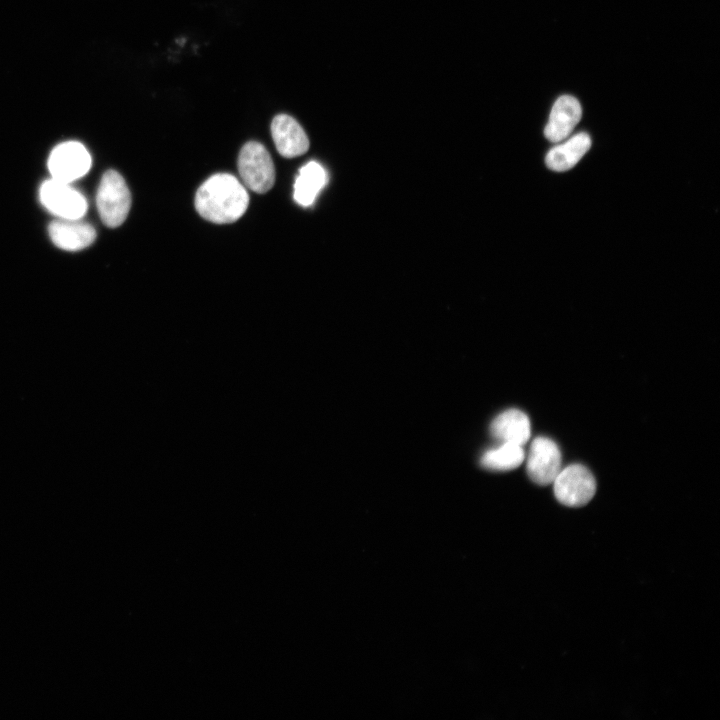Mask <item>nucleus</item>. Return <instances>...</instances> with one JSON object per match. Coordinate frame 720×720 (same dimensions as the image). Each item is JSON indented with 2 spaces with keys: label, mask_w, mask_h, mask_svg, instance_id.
I'll use <instances>...</instances> for the list:
<instances>
[{
  "label": "nucleus",
  "mask_w": 720,
  "mask_h": 720,
  "mask_svg": "<svg viewBox=\"0 0 720 720\" xmlns=\"http://www.w3.org/2000/svg\"><path fill=\"white\" fill-rule=\"evenodd\" d=\"M249 195L233 175L218 173L208 178L197 190L195 208L204 219L227 224L237 221L247 210Z\"/></svg>",
  "instance_id": "nucleus-1"
},
{
  "label": "nucleus",
  "mask_w": 720,
  "mask_h": 720,
  "mask_svg": "<svg viewBox=\"0 0 720 720\" xmlns=\"http://www.w3.org/2000/svg\"><path fill=\"white\" fill-rule=\"evenodd\" d=\"M556 499L568 507L586 505L595 495L596 481L585 466L572 464L560 470L553 481Z\"/></svg>",
  "instance_id": "nucleus-4"
},
{
  "label": "nucleus",
  "mask_w": 720,
  "mask_h": 720,
  "mask_svg": "<svg viewBox=\"0 0 720 720\" xmlns=\"http://www.w3.org/2000/svg\"><path fill=\"white\" fill-rule=\"evenodd\" d=\"M271 134L277 151L285 158L303 155L309 148V140L303 128L287 114L273 118Z\"/></svg>",
  "instance_id": "nucleus-8"
},
{
  "label": "nucleus",
  "mask_w": 720,
  "mask_h": 720,
  "mask_svg": "<svg viewBox=\"0 0 720 720\" xmlns=\"http://www.w3.org/2000/svg\"><path fill=\"white\" fill-rule=\"evenodd\" d=\"M327 182L324 168L315 161L304 165L294 183V200L301 206L313 204L316 196Z\"/></svg>",
  "instance_id": "nucleus-13"
},
{
  "label": "nucleus",
  "mask_w": 720,
  "mask_h": 720,
  "mask_svg": "<svg viewBox=\"0 0 720 720\" xmlns=\"http://www.w3.org/2000/svg\"><path fill=\"white\" fill-rule=\"evenodd\" d=\"M491 435L501 443L524 445L530 438L528 416L518 409L500 413L490 425Z\"/></svg>",
  "instance_id": "nucleus-11"
},
{
  "label": "nucleus",
  "mask_w": 720,
  "mask_h": 720,
  "mask_svg": "<svg viewBox=\"0 0 720 720\" xmlns=\"http://www.w3.org/2000/svg\"><path fill=\"white\" fill-rule=\"evenodd\" d=\"M526 470L529 478L540 486L553 483L561 470V453L557 444L547 437L535 438L528 452Z\"/></svg>",
  "instance_id": "nucleus-7"
},
{
  "label": "nucleus",
  "mask_w": 720,
  "mask_h": 720,
  "mask_svg": "<svg viewBox=\"0 0 720 720\" xmlns=\"http://www.w3.org/2000/svg\"><path fill=\"white\" fill-rule=\"evenodd\" d=\"M525 453L520 445L501 443L500 446L486 451L481 457V465L486 469L509 471L517 468L524 460Z\"/></svg>",
  "instance_id": "nucleus-14"
},
{
  "label": "nucleus",
  "mask_w": 720,
  "mask_h": 720,
  "mask_svg": "<svg viewBox=\"0 0 720 720\" xmlns=\"http://www.w3.org/2000/svg\"><path fill=\"white\" fill-rule=\"evenodd\" d=\"M240 177L250 190L266 193L274 185L275 168L267 149L260 143L247 142L238 157Z\"/></svg>",
  "instance_id": "nucleus-3"
},
{
  "label": "nucleus",
  "mask_w": 720,
  "mask_h": 720,
  "mask_svg": "<svg viewBox=\"0 0 720 720\" xmlns=\"http://www.w3.org/2000/svg\"><path fill=\"white\" fill-rule=\"evenodd\" d=\"M590 147L589 135L584 132L578 133L550 149L545 158L546 165L553 171H567L579 162Z\"/></svg>",
  "instance_id": "nucleus-12"
},
{
  "label": "nucleus",
  "mask_w": 720,
  "mask_h": 720,
  "mask_svg": "<svg viewBox=\"0 0 720 720\" xmlns=\"http://www.w3.org/2000/svg\"><path fill=\"white\" fill-rule=\"evenodd\" d=\"M48 230L52 242L67 251L84 249L96 238L93 226L80 219L58 218L50 223Z\"/></svg>",
  "instance_id": "nucleus-10"
},
{
  "label": "nucleus",
  "mask_w": 720,
  "mask_h": 720,
  "mask_svg": "<svg viewBox=\"0 0 720 720\" xmlns=\"http://www.w3.org/2000/svg\"><path fill=\"white\" fill-rule=\"evenodd\" d=\"M40 201L53 215L63 219H80L87 210L85 197L70 183L51 178L40 187Z\"/></svg>",
  "instance_id": "nucleus-5"
},
{
  "label": "nucleus",
  "mask_w": 720,
  "mask_h": 720,
  "mask_svg": "<svg viewBox=\"0 0 720 720\" xmlns=\"http://www.w3.org/2000/svg\"><path fill=\"white\" fill-rule=\"evenodd\" d=\"M96 204L102 222L110 228L120 226L127 218L131 195L125 180L117 171L108 170L102 176Z\"/></svg>",
  "instance_id": "nucleus-2"
},
{
  "label": "nucleus",
  "mask_w": 720,
  "mask_h": 720,
  "mask_svg": "<svg viewBox=\"0 0 720 720\" xmlns=\"http://www.w3.org/2000/svg\"><path fill=\"white\" fill-rule=\"evenodd\" d=\"M581 115V105L575 97L571 95L560 96L555 101L545 126L546 138L552 143L564 140L578 124Z\"/></svg>",
  "instance_id": "nucleus-9"
},
{
  "label": "nucleus",
  "mask_w": 720,
  "mask_h": 720,
  "mask_svg": "<svg viewBox=\"0 0 720 720\" xmlns=\"http://www.w3.org/2000/svg\"><path fill=\"white\" fill-rule=\"evenodd\" d=\"M91 156L79 142L68 141L56 146L48 159L51 178L71 183L84 176L90 169Z\"/></svg>",
  "instance_id": "nucleus-6"
}]
</instances>
